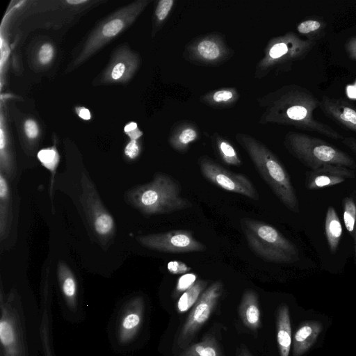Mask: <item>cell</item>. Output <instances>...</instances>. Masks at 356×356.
<instances>
[{
  "mask_svg": "<svg viewBox=\"0 0 356 356\" xmlns=\"http://www.w3.org/2000/svg\"><path fill=\"white\" fill-rule=\"evenodd\" d=\"M320 101L307 88L296 84L283 86L259 99L262 108L259 122L290 125L314 131L334 140L343 136L314 118Z\"/></svg>",
  "mask_w": 356,
  "mask_h": 356,
  "instance_id": "obj_1",
  "label": "cell"
},
{
  "mask_svg": "<svg viewBox=\"0 0 356 356\" xmlns=\"http://www.w3.org/2000/svg\"><path fill=\"white\" fill-rule=\"evenodd\" d=\"M126 201L145 215L170 213L189 209L192 203L181 195V187L172 176L156 172L153 179L127 191Z\"/></svg>",
  "mask_w": 356,
  "mask_h": 356,
  "instance_id": "obj_2",
  "label": "cell"
},
{
  "mask_svg": "<svg viewBox=\"0 0 356 356\" xmlns=\"http://www.w3.org/2000/svg\"><path fill=\"white\" fill-rule=\"evenodd\" d=\"M236 138L280 202L290 211L298 213L296 191L289 173L278 158L264 143L248 134L238 133Z\"/></svg>",
  "mask_w": 356,
  "mask_h": 356,
  "instance_id": "obj_3",
  "label": "cell"
},
{
  "mask_svg": "<svg viewBox=\"0 0 356 356\" xmlns=\"http://www.w3.org/2000/svg\"><path fill=\"white\" fill-rule=\"evenodd\" d=\"M240 225L250 249L262 259L274 263L298 259L297 247L273 226L250 218H241Z\"/></svg>",
  "mask_w": 356,
  "mask_h": 356,
  "instance_id": "obj_4",
  "label": "cell"
},
{
  "mask_svg": "<svg viewBox=\"0 0 356 356\" xmlns=\"http://www.w3.org/2000/svg\"><path fill=\"white\" fill-rule=\"evenodd\" d=\"M286 149L312 170L326 165L355 168L353 159L348 154L321 138L305 134L289 131L284 140Z\"/></svg>",
  "mask_w": 356,
  "mask_h": 356,
  "instance_id": "obj_5",
  "label": "cell"
},
{
  "mask_svg": "<svg viewBox=\"0 0 356 356\" xmlns=\"http://www.w3.org/2000/svg\"><path fill=\"white\" fill-rule=\"evenodd\" d=\"M149 2V0L132 2L100 22L86 41L81 52L74 60L73 67L85 62L129 26Z\"/></svg>",
  "mask_w": 356,
  "mask_h": 356,
  "instance_id": "obj_6",
  "label": "cell"
},
{
  "mask_svg": "<svg viewBox=\"0 0 356 356\" xmlns=\"http://www.w3.org/2000/svg\"><path fill=\"white\" fill-rule=\"evenodd\" d=\"M316 42L299 38L287 32L271 38L264 49V56L256 65L254 76L261 79L271 70L302 60L312 50Z\"/></svg>",
  "mask_w": 356,
  "mask_h": 356,
  "instance_id": "obj_7",
  "label": "cell"
},
{
  "mask_svg": "<svg viewBox=\"0 0 356 356\" xmlns=\"http://www.w3.org/2000/svg\"><path fill=\"white\" fill-rule=\"evenodd\" d=\"M81 201L88 223L99 241L106 242L115 233L113 218L104 206L95 186L85 172L81 177Z\"/></svg>",
  "mask_w": 356,
  "mask_h": 356,
  "instance_id": "obj_8",
  "label": "cell"
},
{
  "mask_svg": "<svg viewBox=\"0 0 356 356\" xmlns=\"http://www.w3.org/2000/svg\"><path fill=\"white\" fill-rule=\"evenodd\" d=\"M198 163L202 176L208 181L225 191L259 200L254 186L245 175L230 172L207 156L200 157Z\"/></svg>",
  "mask_w": 356,
  "mask_h": 356,
  "instance_id": "obj_9",
  "label": "cell"
},
{
  "mask_svg": "<svg viewBox=\"0 0 356 356\" xmlns=\"http://www.w3.org/2000/svg\"><path fill=\"white\" fill-rule=\"evenodd\" d=\"M222 282L218 280L201 294L192 307L179 334L178 344L180 347H185L209 318L222 295Z\"/></svg>",
  "mask_w": 356,
  "mask_h": 356,
  "instance_id": "obj_10",
  "label": "cell"
},
{
  "mask_svg": "<svg viewBox=\"0 0 356 356\" xmlns=\"http://www.w3.org/2000/svg\"><path fill=\"white\" fill-rule=\"evenodd\" d=\"M136 240L148 249L172 254L203 252L207 249L204 243L186 229L138 236Z\"/></svg>",
  "mask_w": 356,
  "mask_h": 356,
  "instance_id": "obj_11",
  "label": "cell"
},
{
  "mask_svg": "<svg viewBox=\"0 0 356 356\" xmlns=\"http://www.w3.org/2000/svg\"><path fill=\"white\" fill-rule=\"evenodd\" d=\"M184 55L186 59L195 64L215 65L227 60L232 56V51L221 35L212 33L189 42Z\"/></svg>",
  "mask_w": 356,
  "mask_h": 356,
  "instance_id": "obj_12",
  "label": "cell"
},
{
  "mask_svg": "<svg viewBox=\"0 0 356 356\" xmlns=\"http://www.w3.org/2000/svg\"><path fill=\"white\" fill-rule=\"evenodd\" d=\"M138 65V55L127 49H118L103 73L102 81L106 84L127 82L132 77Z\"/></svg>",
  "mask_w": 356,
  "mask_h": 356,
  "instance_id": "obj_13",
  "label": "cell"
},
{
  "mask_svg": "<svg viewBox=\"0 0 356 356\" xmlns=\"http://www.w3.org/2000/svg\"><path fill=\"white\" fill-rule=\"evenodd\" d=\"M319 108L328 118L344 129L356 132V107L346 99L324 95Z\"/></svg>",
  "mask_w": 356,
  "mask_h": 356,
  "instance_id": "obj_14",
  "label": "cell"
},
{
  "mask_svg": "<svg viewBox=\"0 0 356 356\" xmlns=\"http://www.w3.org/2000/svg\"><path fill=\"white\" fill-rule=\"evenodd\" d=\"M355 177L354 171L347 167L326 165L309 172L305 179V187L309 190L333 186Z\"/></svg>",
  "mask_w": 356,
  "mask_h": 356,
  "instance_id": "obj_15",
  "label": "cell"
},
{
  "mask_svg": "<svg viewBox=\"0 0 356 356\" xmlns=\"http://www.w3.org/2000/svg\"><path fill=\"white\" fill-rule=\"evenodd\" d=\"M144 307L141 297L131 300L126 307L118 326V339L122 344L129 343L137 335L143 323Z\"/></svg>",
  "mask_w": 356,
  "mask_h": 356,
  "instance_id": "obj_16",
  "label": "cell"
},
{
  "mask_svg": "<svg viewBox=\"0 0 356 356\" xmlns=\"http://www.w3.org/2000/svg\"><path fill=\"white\" fill-rule=\"evenodd\" d=\"M199 136V129L195 123L181 121L172 129L168 143L175 151L184 153L188 151L191 144L198 139Z\"/></svg>",
  "mask_w": 356,
  "mask_h": 356,
  "instance_id": "obj_17",
  "label": "cell"
},
{
  "mask_svg": "<svg viewBox=\"0 0 356 356\" xmlns=\"http://www.w3.org/2000/svg\"><path fill=\"white\" fill-rule=\"evenodd\" d=\"M238 314L243 324L251 330L261 325V314L258 295L252 289H246L241 298Z\"/></svg>",
  "mask_w": 356,
  "mask_h": 356,
  "instance_id": "obj_18",
  "label": "cell"
},
{
  "mask_svg": "<svg viewBox=\"0 0 356 356\" xmlns=\"http://www.w3.org/2000/svg\"><path fill=\"white\" fill-rule=\"evenodd\" d=\"M2 307L0 321V341L4 356H19V343L17 330L13 319Z\"/></svg>",
  "mask_w": 356,
  "mask_h": 356,
  "instance_id": "obj_19",
  "label": "cell"
},
{
  "mask_svg": "<svg viewBox=\"0 0 356 356\" xmlns=\"http://www.w3.org/2000/svg\"><path fill=\"white\" fill-rule=\"evenodd\" d=\"M58 282L63 296L67 305L74 309L76 307L78 285L74 273L63 261H59L57 267Z\"/></svg>",
  "mask_w": 356,
  "mask_h": 356,
  "instance_id": "obj_20",
  "label": "cell"
},
{
  "mask_svg": "<svg viewBox=\"0 0 356 356\" xmlns=\"http://www.w3.org/2000/svg\"><path fill=\"white\" fill-rule=\"evenodd\" d=\"M277 341L280 356H289L291 343V327L287 305L280 306L277 317Z\"/></svg>",
  "mask_w": 356,
  "mask_h": 356,
  "instance_id": "obj_21",
  "label": "cell"
},
{
  "mask_svg": "<svg viewBox=\"0 0 356 356\" xmlns=\"http://www.w3.org/2000/svg\"><path fill=\"white\" fill-rule=\"evenodd\" d=\"M239 96L236 88H222L202 95L200 101L209 107L225 108L233 106L238 102Z\"/></svg>",
  "mask_w": 356,
  "mask_h": 356,
  "instance_id": "obj_22",
  "label": "cell"
},
{
  "mask_svg": "<svg viewBox=\"0 0 356 356\" xmlns=\"http://www.w3.org/2000/svg\"><path fill=\"white\" fill-rule=\"evenodd\" d=\"M321 327L316 322L303 323L296 331L293 339V355L300 356L313 344Z\"/></svg>",
  "mask_w": 356,
  "mask_h": 356,
  "instance_id": "obj_23",
  "label": "cell"
},
{
  "mask_svg": "<svg viewBox=\"0 0 356 356\" xmlns=\"http://www.w3.org/2000/svg\"><path fill=\"white\" fill-rule=\"evenodd\" d=\"M10 193L6 177L0 172V238H5L8 233L10 219Z\"/></svg>",
  "mask_w": 356,
  "mask_h": 356,
  "instance_id": "obj_24",
  "label": "cell"
},
{
  "mask_svg": "<svg viewBox=\"0 0 356 356\" xmlns=\"http://www.w3.org/2000/svg\"><path fill=\"white\" fill-rule=\"evenodd\" d=\"M325 232L329 249L332 253H334L341 240L342 227L333 207H329L327 209Z\"/></svg>",
  "mask_w": 356,
  "mask_h": 356,
  "instance_id": "obj_25",
  "label": "cell"
},
{
  "mask_svg": "<svg viewBox=\"0 0 356 356\" xmlns=\"http://www.w3.org/2000/svg\"><path fill=\"white\" fill-rule=\"evenodd\" d=\"M179 356H222L215 337L206 335L202 341L188 347Z\"/></svg>",
  "mask_w": 356,
  "mask_h": 356,
  "instance_id": "obj_26",
  "label": "cell"
},
{
  "mask_svg": "<svg viewBox=\"0 0 356 356\" xmlns=\"http://www.w3.org/2000/svg\"><path fill=\"white\" fill-rule=\"evenodd\" d=\"M3 122L1 120L0 131V172L6 177L12 179L15 174V165L12 152Z\"/></svg>",
  "mask_w": 356,
  "mask_h": 356,
  "instance_id": "obj_27",
  "label": "cell"
},
{
  "mask_svg": "<svg viewBox=\"0 0 356 356\" xmlns=\"http://www.w3.org/2000/svg\"><path fill=\"white\" fill-rule=\"evenodd\" d=\"M207 285V281L198 280L193 285L185 291L177 302V309L178 312L184 313L193 307L201 294L204 292Z\"/></svg>",
  "mask_w": 356,
  "mask_h": 356,
  "instance_id": "obj_28",
  "label": "cell"
},
{
  "mask_svg": "<svg viewBox=\"0 0 356 356\" xmlns=\"http://www.w3.org/2000/svg\"><path fill=\"white\" fill-rule=\"evenodd\" d=\"M326 26V22L321 19L310 18L300 22L296 29L307 40L316 42L324 35Z\"/></svg>",
  "mask_w": 356,
  "mask_h": 356,
  "instance_id": "obj_29",
  "label": "cell"
},
{
  "mask_svg": "<svg viewBox=\"0 0 356 356\" xmlns=\"http://www.w3.org/2000/svg\"><path fill=\"white\" fill-rule=\"evenodd\" d=\"M214 143L222 161L230 165H241V160L234 147L227 139L218 134L214 135Z\"/></svg>",
  "mask_w": 356,
  "mask_h": 356,
  "instance_id": "obj_30",
  "label": "cell"
},
{
  "mask_svg": "<svg viewBox=\"0 0 356 356\" xmlns=\"http://www.w3.org/2000/svg\"><path fill=\"white\" fill-rule=\"evenodd\" d=\"M175 1L174 0H160L154 11V33L164 23L170 15Z\"/></svg>",
  "mask_w": 356,
  "mask_h": 356,
  "instance_id": "obj_31",
  "label": "cell"
},
{
  "mask_svg": "<svg viewBox=\"0 0 356 356\" xmlns=\"http://www.w3.org/2000/svg\"><path fill=\"white\" fill-rule=\"evenodd\" d=\"M42 165L54 175L59 162V155L54 147L42 149L37 154Z\"/></svg>",
  "mask_w": 356,
  "mask_h": 356,
  "instance_id": "obj_32",
  "label": "cell"
},
{
  "mask_svg": "<svg viewBox=\"0 0 356 356\" xmlns=\"http://www.w3.org/2000/svg\"><path fill=\"white\" fill-rule=\"evenodd\" d=\"M343 222L348 232L353 235L356 222V205L352 197L344 200Z\"/></svg>",
  "mask_w": 356,
  "mask_h": 356,
  "instance_id": "obj_33",
  "label": "cell"
},
{
  "mask_svg": "<svg viewBox=\"0 0 356 356\" xmlns=\"http://www.w3.org/2000/svg\"><path fill=\"white\" fill-rule=\"evenodd\" d=\"M197 275L194 273H186L181 275L175 288V294L179 295L189 289L197 281Z\"/></svg>",
  "mask_w": 356,
  "mask_h": 356,
  "instance_id": "obj_34",
  "label": "cell"
},
{
  "mask_svg": "<svg viewBox=\"0 0 356 356\" xmlns=\"http://www.w3.org/2000/svg\"><path fill=\"white\" fill-rule=\"evenodd\" d=\"M54 54V49L53 46L50 43L43 44L39 49L38 53V59L40 64L47 65L49 64Z\"/></svg>",
  "mask_w": 356,
  "mask_h": 356,
  "instance_id": "obj_35",
  "label": "cell"
},
{
  "mask_svg": "<svg viewBox=\"0 0 356 356\" xmlns=\"http://www.w3.org/2000/svg\"><path fill=\"white\" fill-rule=\"evenodd\" d=\"M24 130L26 138L31 140L36 139L39 136V127L33 119H28L24 124Z\"/></svg>",
  "mask_w": 356,
  "mask_h": 356,
  "instance_id": "obj_36",
  "label": "cell"
},
{
  "mask_svg": "<svg viewBox=\"0 0 356 356\" xmlns=\"http://www.w3.org/2000/svg\"><path fill=\"white\" fill-rule=\"evenodd\" d=\"M168 269L172 274H183L189 271L191 268L184 262L173 261L168 264Z\"/></svg>",
  "mask_w": 356,
  "mask_h": 356,
  "instance_id": "obj_37",
  "label": "cell"
},
{
  "mask_svg": "<svg viewBox=\"0 0 356 356\" xmlns=\"http://www.w3.org/2000/svg\"><path fill=\"white\" fill-rule=\"evenodd\" d=\"M140 153V146L137 140H131L124 148L125 155L130 159H136Z\"/></svg>",
  "mask_w": 356,
  "mask_h": 356,
  "instance_id": "obj_38",
  "label": "cell"
},
{
  "mask_svg": "<svg viewBox=\"0 0 356 356\" xmlns=\"http://www.w3.org/2000/svg\"><path fill=\"white\" fill-rule=\"evenodd\" d=\"M345 49L348 56L356 60V35L350 38L345 44Z\"/></svg>",
  "mask_w": 356,
  "mask_h": 356,
  "instance_id": "obj_39",
  "label": "cell"
},
{
  "mask_svg": "<svg viewBox=\"0 0 356 356\" xmlns=\"http://www.w3.org/2000/svg\"><path fill=\"white\" fill-rule=\"evenodd\" d=\"M341 140L343 145L356 154V138L343 137Z\"/></svg>",
  "mask_w": 356,
  "mask_h": 356,
  "instance_id": "obj_40",
  "label": "cell"
},
{
  "mask_svg": "<svg viewBox=\"0 0 356 356\" xmlns=\"http://www.w3.org/2000/svg\"><path fill=\"white\" fill-rule=\"evenodd\" d=\"M78 115L86 120H90L91 118L90 112L88 109L84 107H80L76 109Z\"/></svg>",
  "mask_w": 356,
  "mask_h": 356,
  "instance_id": "obj_41",
  "label": "cell"
},
{
  "mask_svg": "<svg viewBox=\"0 0 356 356\" xmlns=\"http://www.w3.org/2000/svg\"><path fill=\"white\" fill-rule=\"evenodd\" d=\"M236 356H252L245 346H241L237 350Z\"/></svg>",
  "mask_w": 356,
  "mask_h": 356,
  "instance_id": "obj_42",
  "label": "cell"
},
{
  "mask_svg": "<svg viewBox=\"0 0 356 356\" xmlns=\"http://www.w3.org/2000/svg\"><path fill=\"white\" fill-rule=\"evenodd\" d=\"M137 129V124L134 122H131L129 124H127L124 127V131L129 134L130 133L134 131Z\"/></svg>",
  "mask_w": 356,
  "mask_h": 356,
  "instance_id": "obj_43",
  "label": "cell"
},
{
  "mask_svg": "<svg viewBox=\"0 0 356 356\" xmlns=\"http://www.w3.org/2000/svg\"><path fill=\"white\" fill-rule=\"evenodd\" d=\"M86 2H87V1H86V0H67L66 1V3L71 4V5H74V6L84 3Z\"/></svg>",
  "mask_w": 356,
  "mask_h": 356,
  "instance_id": "obj_44",
  "label": "cell"
},
{
  "mask_svg": "<svg viewBox=\"0 0 356 356\" xmlns=\"http://www.w3.org/2000/svg\"><path fill=\"white\" fill-rule=\"evenodd\" d=\"M355 259L356 263V222L355 226Z\"/></svg>",
  "mask_w": 356,
  "mask_h": 356,
  "instance_id": "obj_45",
  "label": "cell"
}]
</instances>
